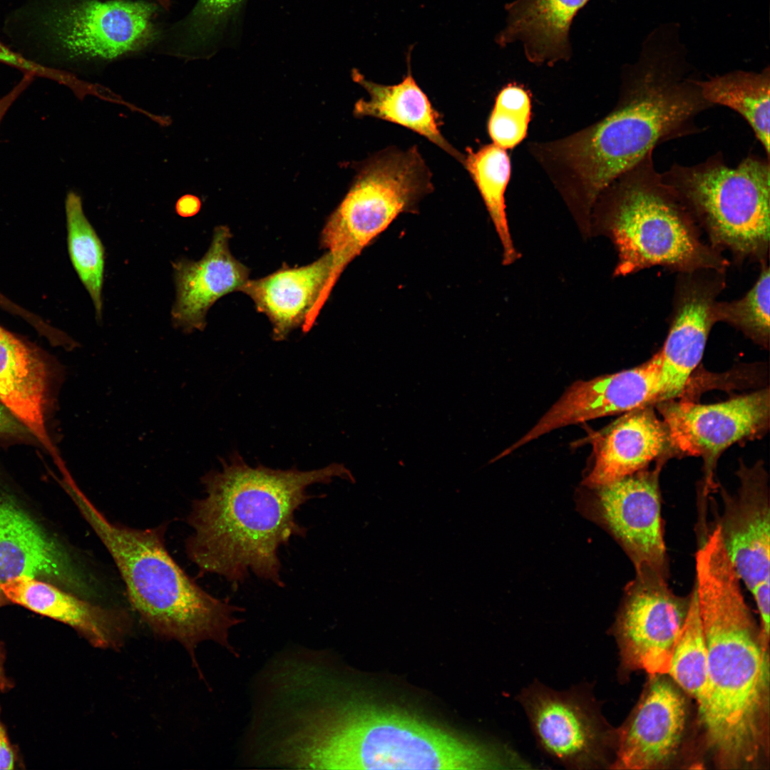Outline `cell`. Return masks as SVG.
Wrapping results in <instances>:
<instances>
[{
    "instance_id": "d590c367",
    "label": "cell",
    "mask_w": 770,
    "mask_h": 770,
    "mask_svg": "<svg viewBox=\"0 0 770 770\" xmlns=\"http://www.w3.org/2000/svg\"><path fill=\"white\" fill-rule=\"evenodd\" d=\"M34 76L25 74L23 78L6 95L0 98V123L15 101L25 91Z\"/></svg>"
},
{
    "instance_id": "277c9868",
    "label": "cell",
    "mask_w": 770,
    "mask_h": 770,
    "mask_svg": "<svg viewBox=\"0 0 770 770\" xmlns=\"http://www.w3.org/2000/svg\"><path fill=\"white\" fill-rule=\"evenodd\" d=\"M300 769H478L497 764L483 747L398 710L337 699L331 688L301 712Z\"/></svg>"
},
{
    "instance_id": "f35d334b",
    "label": "cell",
    "mask_w": 770,
    "mask_h": 770,
    "mask_svg": "<svg viewBox=\"0 0 770 770\" xmlns=\"http://www.w3.org/2000/svg\"><path fill=\"white\" fill-rule=\"evenodd\" d=\"M10 683L5 676L3 668L2 655L0 652V690H6L10 687Z\"/></svg>"
},
{
    "instance_id": "52a82bcc",
    "label": "cell",
    "mask_w": 770,
    "mask_h": 770,
    "mask_svg": "<svg viewBox=\"0 0 770 770\" xmlns=\"http://www.w3.org/2000/svg\"><path fill=\"white\" fill-rule=\"evenodd\" d=\"M661 175L705 229L713 247L729 250L740 260L766 262L769 158L749 154L732 167L717 153L694 165L674 163Z\"/></svg>"
},
{
    "instance_id": "44dd1931",
    "label": "cell",
    "mask_w": 770,
    "mask_h": 770,
    "mask_svg": "<svg viewBox=\"0 0 770 770\" xmlns=\"http://www.w3.org/2000/svg\"><path fill=\"white\" fill-rule=\"evenodd\" d=\"M667 444L665 426L649 405L627 411L595 437L594 465L585 483L599 488L642 471Z\"/></svg>"
},
{
    "instance_id": "ffe728a7",
    "label": "cell",
    "mask_w": 770,
    "mask_h": 770,
    "mask_svg": "<svg viewBox=\"0 0 770 770\" xmlns=\"http://www.w3.org/2000/svg\"><path fill=\"white\" fill-rule=\"evenodd\" d=\"M1 588L13 602L68 625L96 648H120L132 627L125 610L81 597L51 582L18 577L1 582Z\"/></svg>"
},
{
    "instance_id": "9c48e42d",
    "label": "cell",
    "mask_w": 770,
    "mask_h": 770,
    "mask_svg": "<svg viewBox=\"0 0 770 770\" xmlns=\"http://www.w3.org/2000/svg\"><path fill=\"white\" fill-rule=\"evenodd\" d=\"M518 699L538 744L553 759L572 769L608 764L616 732L602 717L587 684L556 691L535 681Z\"/></svg>"
},
{
    "instance_id": "7c38bea8",
    "label": "cell",
    "mask_w": 770,
    "mask_h": 770,
    "mask_svg": "<svg viewBox=\"0 0 770 770\" xmlns=\"http://www.w3.org/2000/svg\"><path fill=\"white\" fill-rule=\"evenodd\" d=\"M659 403L669 445L683 454L704 458L705 494L715 486L712 467L717 456L733 443L758 436L769 427L768 388L713 404L672 399Z\"/></svg>"
},
{
    "instance_id": "e0dca14e",
    "label": "cell",
    "mask_w": 770,
    "mask_h": 770,
    "mask_svg": "<svg viewBox=\"0 0 770 770\" xmlns=\"http://www.w3.org/2000/svg\"><path fill=\"white\" fill-rule=\"evenodd\" d=\"M736 495L722 491L723 512L717 524L741 581L751 591L770 580V506L767 476L760 463L741 465Z\"/></svg>"
},
{
    "instance_id": "7402d4cb",
    "label": "cell",
    "mask_w": 770,
    "mask_h": 770,
    "mask_svg": "<svg viewBox=\"0 0 770 770\" xmlns=\"http://www.w3.org/2000/svg\"><path fill=\"white\" fill-rule=\"evenodd\" d=\"M48 381L46 364L38 351L0 326V404L26 426L56 461L60 456L46 427Z\"/></svg>"
},
{
    "instance_id": "8fae6325",
    "label": "cell",
    "mask_w": 770,
    "mask_h": 770,
    "mask_svg": "<svg viewBox=\"0 0 770 770\" xmlns=\"http://www.w3.org/2000/svg\"><path fill=\"white\" fill-rule=\"evenodd\" d=\"M689 602L690 595L684 598L672 592L667 576L636 573L615 627L622 667L652 675L668 673Z\"/></svg>"
},
{
    "instance_id": "4fadbf2b",
    "label": "cell",
    "mask_w": 770,
    "mask_h": 770,
    "mask_svg": "<svg viewBox=\"0 0 770 770\" xmlns=\"http://www.w3.org/2000/svg\"><path fill=\"white\" fill-rule=\"evenodd\" d=\"M18 577L46 580L87 599L101 589L96 575L0 490V582Z\"/></svg>"
},
{
    "instance_id": "d4e9b609",
    "label": "cell",
    "mask_w": 770,
    "mask_h": 770,
    "mask_svg": "<svg viewBox=\"0 0 770 770\" xmlns=\"http://www.w3.org/2000/svg\"><path fill=\"white\" fill-rule=\"evenodd\" d=\"M411 49L407 54V74L398 84L376 83L366 79L357 70L353 71L354 80L364 87L369 96L368 100L360 99L356 103L355 113L359 116L376 117L408 128L426 137L463 164L465 155L459 153L441 135L440 115L411 74Z\"/></svg>"
},
{
    "instance_id": "6da1fadb",
    "label": "cell",
    "mask_w": 770,
    "mask_h": 770,
    "mask_svg": "<svg viewBox=\"0 0 770 770\" xmlns=\"http://www.w3.org/2000/svg\"><path fill=\"white\" fill-rule=\"evenodd\" d=\"M679 52L645 46L622 75L615 106L569 135L529 144L576 223L588 225L600 194L664 142L697 133V117L713 107Z\"/></svg>"
},
{
    "instance_id": "8992f818",
    "label": "cell",
    "mask_w": 770,
    "mask_h": 770,
    "mask_svg": "<svg viewBox=\"0 0 770 770\" xmlns=\"http://www.w3.org/2000/svg\"><path fill=\"white\" fill-rule=\"evenodd\" d=\"M652 153L604 189L592 211L590 236L607 237L617 250L614 277L654 266L724 273L729 262L701 240L697 222L662 180Z\"/></svg>"
},
{
    "instance_id": "30bf717a",
    "label": "cell",
    "mask_w": 770,
    "mask_h": 770,
    "mask_svg": "<svg viewBox=\"0 0 770 770\" xmlns=\"http://www.w3.org/2000/svg\"><path fill=\"white\" fill-rule=\"evenodd\" d=\"M154 4L143 1H83L56 5L42 25L69 60L110 61L139 51L155 38Z\"/></svg>"
},
{
    "instance_id": "ab89813d",
    "label": "cell",
    "mask_w": 770,
    "mask_h": 770,
    "mask_svg": "<svg viewBox=\"0 0 770 770\" xmlns=\"http://www.w3.org/2000/svg\"><path fill=\"white\" fill-rule=\"evenodd\" d=\"M162 6L167 9L170 6V0H155Z\"/></svg>"
},
{
    "instance_id": "8d00e7d4",
    "label": "cell",
    "mask_w": 770,
    "mask_h": 770,
    "mask_svg": "<svg viewBox=\"0 0 770 770\" xmlns=\"http://www.w3.org/2000/svg\"><path fill=\"white\" fill-rule=\"evenodd\" d=\"M16 754L0 719V769H12L16 765Z\"/></svg>"
},
{
    "instance_id": "5b68a950",
    "label": "cell",
    "mask_w": 770,
    "mask_h": 770,
    "mask_svg": "<svg viewBox=\"0 0 770 770\" xmlns=\"http://www.w3.org/2000/svg\"><path fill=\"white\" fill-rule=\"evenodd\" d=\"M66 490L114 561L130 605L153 633L182 645L200 675V643L212 641L237 655L230 632L245 609L211 595L181 568L167 549L166 524L140 529L113 522L75 481Z\"/></svg>"
},
{
    "instance_id": "cb8c5ba5",
    "label": "cell",
    "mask_w": 770,
    "mask_h": 770,
    "mask_svg": "<svg viewBox=\"0 0 770 770\" xmlns=\"http://www.w3.org/2000/svg\"><path fill=\"white\" fill-rule=\"evenodd\" d=\"M590 0H515L508 5L506 26L496 36L504 46L520 41L535 65H553L571 56L569 31L573 19Z\"/></svg>"
},
{
    "instance_id": "d6a6232c",
    "label": "cell",
    "mask_w": 770,
    "mask_h": 770,
    "mask_svg": "<svg viewBox=\"0 0 770 770\" xmlns=\"http://www.w3.org/2000/svg\"><path fill=\"white\" fill-rule=\"evenodd\" d=\"M0 62L19 69L24 74L53 80L70 89L73 88L76 83V78L73 73L31 61L1 42H0Z\"/></svg>"
},
{
    "instance_id": "836d02e7",
    "label": "cell",
    "mask_w": 770,
    "mask_h": 770,
    "mask_svg": "<svg viewBox=\"0 0 770 770\" xmlns=\"http://www.w3.org/2000/svg\"><path fill=\"white\" fill-rule=\"evenodd\" d=\"M769 583L770 580L762 582L750 591L759 612L761 636L766 643L769 637Z\"/></svg>"
},
{
    "instance_id": "d6986e66",
    "label": "cell",
    "mask_w": 770,
    "mask_h": 770,
    "mask_svg": "<svg viewBox=\"0 0 770 770\" xmlns=\"http://www.w3.org/2000/svg\"><path fill=\"white\" fill-rule=\"evenodd\" d=\"M231 237L229 227H217L200 260L180 258L173 262L176 295L171 319L175 328L185 333L203 331L210 308L249 279V269L230 250Z\"/></svg>"
},
{
    "instance_id": "ba28073f",
    "label": "cell",
    "mask_w": 770,
    "mask_h": 770,
    "mask_svg": "<svg viewBox=\"0 0 770 770\" xmlns=\"http://www.w3.org/2000/svg\"><path fill=\"white\" fill-rule=\"evenodd\" d=\"M431 189L429 170L416 147L389 149L366 160L321 233V247L332 257L329 282L335 284L371 240Z\"/></svg>"
},
{
    "instance_id": "60d3db41",
    "label": "cell",
    "mask_w": 770,
    "mask_h": 770,
    "mask_svg": "<svg viewBox=\"0 0 770 770\" xmlns=\"http://www.w3.org/2000/svg\"><path fill=\"white\" fill-rule=\"evenodd\" d=\"M3 596H4V593H3V592H2V590H1V582H0V605H1V604L2 603V602H3Z\"/></svg>"
},
{
    "instance_id": "484cf974",
    "label": "cell",
    "mask_w": 770,
    "mask_h": 770,
    "mask_svg": "<svg viewBox=\"0 0 770 770\" xmlns=\"http://www.w3.org/2000/svg\"><path fill=\"white\" fill-rule=\"evenodd\" d=\"M702 93L712 106L728 107L740 114L769 158V67L761 72L735 71L699 81Z\"/></svg>"
},
{
    "instance_id": "3957f363",
    "label": "cell",
    "mask_w": 770,
    "mask_h": 770,
    "mask_svg": "<svg viewBox=\"0 0 770 770\" xmlns=\"http://www.w3.org/2000/svg\"><path fill=\"white\" fill-rule=\"evenodd\" d=\"M695 559L694 587L707 648V685L699 712L719 761L735 768L753 763L762 748L768 644L720 535H709Z\"/></svg>"
},
{
    "instance_id": "ac0fdd59",
    "label": "cell",
    "mask_w": 770,
    "mask_h": 770,
    "mask_svg": "<svg viewBox=\"0 0 770 770\" xmlns=\"http://www.w3.org/2000/svg\"><path fill=\"white\" fill-rule=\"evenodd\" d=\"M686 722L682 694L656 677L625 724L616 732L611 768L649 769L667 763L681 742Z\"/></svg>"
},
{
    "instance_id": "f546056e",
    "label": "cell",
    "mask_w": 770,
    "mask_h": 770,
    "mask_svg": "<svg viewBox=\"0 0 770 770\" xmlns=\"http://www.w3.org/2000/svg\"><path fill=\"white\" fill-rule=\"evenodd\" d=\"M769 299L770 271L764 262L757 280L743 297L732 302H715L714 319L715 322L728 323L755 342L767 344L770 334Z\"/></svg>"
},
{
    "instance_id": "2e32d148",
    "label": "cell",
    "mask_w": 770,
    "mask_h": 770,
    "mask_svg": "<svg viewBox=\"0 0 770 770\" xmlns=\"http://www.w3.org/2000/svg\"><path fill=\"white\" fill-rule=\"evenodd\" d=\"M673 314L660 351V401L679 396L699 364L712 327L713 306L724 285V272L702 270L680 273Z\"/></svg>"
},
{
    "instance_id": "1f68e13d",
    "label": "cell",
    "mask_w": 770,
    "mask_h": 770,
    "mask_svg": "<svg viewBox=\"0 0 770 770\" xmlns=\"http://www.w3.org/2000/svg\"><path fill=\"white\" fill-rule=\"evenodd\" d=\"M245 0H199L190 19L194 42L206 43L235 21Z\"/></svg>"
},
{
    "instance_id": "4dcf8cb0",
    "label": "cell",
    "mask_w": 770,
    "mask_h": 770,
    "mask_svg": "<svg viewBox=\"0 0 770 770\" xmlns=\"http://www.w3.org/2000/svg\"><path fill=\"white\" fill-rule=\"evenodd\" d=\"M530 115L528 92L515 83L503 87L496 98L488 123L493 144L506 150L520 143L526 135Z\"/></svg>"
},
{
    "instance_id": "7a4b0ae2",
    "label": "cell",
    "mask_w": 770,
    "mask_h": 770,
    "mask_svg": "<svg viewBox=\"0 0 770 770\" xmlns=\"http://www.w3.org/2000/svg\"><path fill=\"white\" fill-rule=\"evenodd\" d=\"M201 478L205 497L192 502L185 540L189 560L201 574L223 578L233 586L251 575L284 587L279 548L307 535L297 511L315 496V484L335 478L354 483L342 463L300 471L248 465L237 452Z\"/></svg>"
},
{
    "instance_id": "9a60e30c",
    "label": "cell",
    "mask_w": 770,
    "mask_h": 770,
    "mask_svg": "<svg viewBox=\"0 0 770 770\" xmlns=\"http://www.w3.org/2000/svg\"><path fill=\"white\" fill-rule=\"evenodd\" d=\"M640 471L599 487L602 518L632 560L636 573L667 575L658 476Z\"/></svg>"
},
{
    "instance_id": "f1b7e54d",
    "label": "cell",
    "mask_w": 770,
    "mask_h": 770,
    "mask_svg": "<svg viewBox=\"0 0 770 770\" xmlns=\"http://www.w3.org/2000/svg\"><path fill=\"white\" fill-rule=\"evenodd\" d=\"M668 673L697 703L702 699L707 685V648L694 587Z\"/></svg>"
},
{
    "instance_id": "83f0119b",
    "label": "cell",
    "mask_w": 770,
    "mask_h": 770,
    "mask_svg": "<svg viewBox=\"0 0 770 770\" xmlns=\"http://www.w3.org/2000/svg\"><path fill=\"white\" fill-rule=\"evenodd\" d=\"M68 250L71 263L90 295L96 319H102L105 249L86 216L81 197L69 191L65 200Z\"/></svg>"
},
{
    "instance_id": "74e56055",
    "label": "cell",
    "mask_w": 770,
    "mask_h": 770,
    "mask_svg": "<svg viewBox=\"0 0 770 770\" xmlns=\"http://www.w3.org/2000/svg\"><path fill=\"white\" fill-rule=\"evenodd\" d=\"M200 200L192 194L181 195L175 204V212L183 217H190L195 215L200 211Z\"/></svg>"
},
{
    "instance_id": "4316f807",
    "label": "cell",
    "mask_w": 770,
    "mask_h": 770,
    "mask_svg": "<svg viewBox=\"0 0 770 770\" xmlns=\"http://www.w3.org/2000/svg\"><path fill=\"white\" fill-rule=\"evenodd\" d=\"M463 165L475 182L499 237L504 265L520 257L510 235L505 212V192L510 175V162L505 149L492 143L467 150Z\"/></svg>"
},
{
    "instance_id": "e575fe53",
    "label": "cell",
    "mask_w": 770,
    "mask_h": 770,
    "mask_svg": "<svg viewBox=\"0 0 770 770\" xmlns=\"http://www.w3.org/2000/svg\"><path fill=\"white\" fill-rule=\"evenodd\" d=\"M0 437L34 438L26 426L1 404H0Z\"/></svg>"
},
{
    "instance_id": "603a6c76",
    "label": "cell",
    "mask_w": 770,
    "mask_h": 770,
    "mask_svg": "<svg viewBox=\"0 0 770 770\" xmlns=\"http://www.w3.org/2000/svg\"><path fill=\"white\" fill-rule=\"evenodd\" d=\"M327 252L311 264L299 267H284L257 279H248L239 289L249 296L259 312L272 325L275 341L284 340L303 325L324 289L332 271Z\"/></svg>"
},
{
    "instance_id": "5bb4252c",
    "label": "cell",
    "mask_w": 770,
    "mask_h": 770,
    "mask_svg": "<svg viewBox=\"0 0 770 770\" xmlns=\"http://www.w3.org/2000/svg\"><path fill=\"white\" fill-rule=\"evenodd\" d=\"M659 351L642 364L573 383L524 436L500 453L506 456L550 431L660 401Z\"/></svg>"
}]
</instances>
